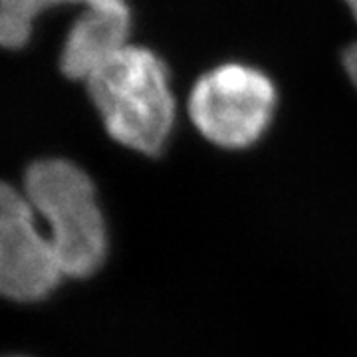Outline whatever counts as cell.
Instances as JSON below:
<instances>
[{
  "label": "cell",
  "instance_id": "cell-1",
  "mask_svg": "<svg viewBox=\"0 0 357 357\" xmlns=\"http://www.w3.org/2000/svg\"><path fill=\"white\" fill-rule=\"evenodd\" d=\"M112 139L131 151L159 155L175 128V96L159 54L129 44L86 82Z\"/></svg>",
  "mask_w": 357,
  "mask_h": 357
},
{
  "label": "cell",
  "instance_id": "cell-2",
  "mask_svg": "<svg viewBox=\"0 0 357 357\" xmlns=\"http://www.w3.org/2000/svg\"><path fill=\"white\" fill-rule=\"evenodd\" d=\"M24 195L50 238L64 276H91L107 255V230L89 175L66 159L28 167Z\"/></svg>",
  "mask_w": 357,
  "mask_h": 357
},
{
  "label": "cell",
  "instance_id": "cell-3",
  "mask_svg": "<svg viewBox=\"0 0 357 357\" xmlns=\"http://www.w3.org/2000/svg\"><path fill=\"white\" fill-rule=\"evenodd\" d=\"M278 105L272 77L244 62L204 72L189 93V117L204 139L225 149H246L270 128Z\"/></svg>",
  "mask_w": 357,
  "mask_h": 357
},
{
  "label": "cell",
  "instance_id": "cell-4",
  "mask_svg": "<svg viewBox=\"0 0 357 357\" xmlns=\"http://www.w3.org/2000/svg\"><path fill=\"white\" fill-rule=\"evenodd\" d=\"M64 272L24 191L0 183V294L16 302L46 298Z\"/></svg>",
  "mask_w": 357,
  "mask_h": 357
},
{
  "label": "cell",
  "instance_id": "cell-5",
  "mask_svg": "<svg viewBox=\"0 0 357 357\" xmlns=\"http://www.w3.org/2000/svg\"><path fill=\"white\" fill-rule=\"evenodd\" d=\"M131 8L126 0L82 8L60 50V70L70 79L88 82L100 68L129 46Z\"/></svg>",
  "mask_w": 357,
  "mask_h": 357
},
{
  "label": "cell",
  "instance_id": "cell-6",
  "mask_svg": "<svg viewBox=\"0 0 357 357\" xmlns=\"http://www.w3.org/2000/svg\"><path fill=\"white\" fill-rule=\"evenodd\" d=\"M107 2L115 0H0V46L8 50L24 48L34 34L40 16L52 8L66 4L88 8Z\"/></svg>",
  "mask_w": 357,
  "mask_h": 357
},
{
  "label": "cell",
  "instance_id": "cell-7",
  "mask_svg": "<svg viewBox=\"0 0 357 357\" xmlns=\"http://www.w3.org/2000/svg\"><path fill=\"white\" fill-rule=\"evenodd\" d=\"M344 68L347 77L354 82V86L357 88V42L347 46V50L344 52Z\"/></svg>",
  "mask_w": 357,
  "mask_h": 357
},
{
  "label": "cell",
  "instance_id": "cell-8",
  "mask_svg": "<svg viewBox=\"0 0 357 357\" xmlns=\"http://www.w3.org/2000/svg\"><path fill=\"white\" fill-rule=\"evenodd\" d=\"M345 4H347V8H349V13L354 14V18L357 20V0H344Z\"/></svg>",
  "mask_w": 357,
  "mask_h": 357
}]
</instances>
